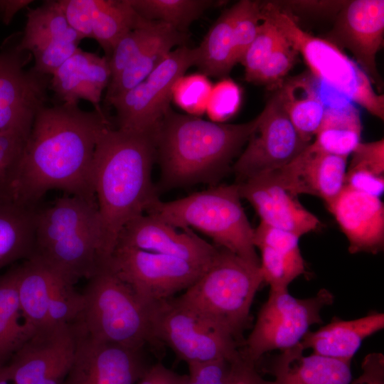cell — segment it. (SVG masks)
<instances>
[{"instance_id":"6da1fadb","label":"cell","mask_w":384,"mask_h":384,"mask_svg":"<svg viewBox=\"0 0 384 384\" xmlns=\"http://www.w3.org/2000/svg\"><path fill=\"white\" fill-rule=\"evenodd\" d=\"M111 125L103 111L82 110L78 103L41 108L25 143L11 196L37 206L47 191L55 188L96 201L92 161L102 132Z\"/></svg>"},{"instance_id":"7a4b0ae2","label":"cell","mask_w":384,"mask_h":384,"mask_svg":"<svg viewBox=\"0 0 384 384\" xmlns=\"http://www.w3.org/2000/svg\"><path fill=\"white\" fill-rule=\"evenodd\" d=\"M155 131L106 127L95 150L92 176L107 264L122 228L158 198L151 178L156 161Z\"/></svg>"},{"instance_id":"3957f363","label":"cell","mask_w":384,"mask_h":384,"mask_svg":"<svg viewBox=\"0 0 384 384\" xmlns=\"http://www.w3.org/2000/svg\"><path fill=\"white\" fill-rule=\"evenodd\" d=\"M257 121L258 117L240 124L218 123L170 108L155 132L159 191L200 183L215 186L232 169Z\"/></svg>"},{"instance_id":"277c9868","label":"cell","mask_w":384,"mask_h":384,"mask_svg":"<svg viewBox=\"0 0 384 384\" xmlns=\"http://www.w3.org/2000/svg\"><path fill=\"white\" fill-rule=\"evenodd\" d=\"M36 260L75 284L105 265L95 200L65 193L38 208L33 251Z\"/></svg>"},{"instance_id":"5b68a950","label":"cell","mask_w":384,"mask_h":384,"mask_svg":"<svg viewBox=\"0 0 384 384\" xmlns=\"http://www.w3.org/2000/svg\"><path fill=\"white\" fill-rule=\"evenodd\" d=\"M263 282L260 266L218 247L201 277L176 299L238 342Z\"/></svg>"},{"instance_id":"8992f818","label":"cell","mask_w":384,"mask_h":384,"mask_svg":"<svg viewBox=\"0 0 384 384\" xmlns=\"http://www.w3.org/2000/svg\"><path fill=\"white\" fill-rule=\"evenodd\" d=\"M240 199L236 183L215 185L172 201L158 198L145 213L176 228L196 229L210 238L215 246L260 266L254 228Z\"/></svg>"},{"instance_id":"52a82bcc","label":"cell","mask_w":384,"mask_h":384,"mask_svg":"<svg viewBox=\"0 0 384 384\" xmlns=\"http://www.w3.org/2000/svg\"><path fill=\"white\" fill-rule=\"evenodd\" d=\"M78 328L90 337L133 348L154 341L150 306L106 264L88 278Z\"/></svg>"},{"instance_id":"ba28073f","label":"cell","mask_w":384,"mask_h":384,"mask_svg":"<svg viewBox=\"0 0 384 384\" xmlns=\"http://www.w3.org/2000/svg\"><path fill=\"white\" fill-rule=\"evenodd\" d=\"M262 16L270 19L292 48L300 53L318 80L384 119V95L378 94L368 75L337 46L302 30L295 18L273 2L261 1Z\"/></svg>"},{"instance_id":"9c48e42d","label":"cell","mask_w":384,"mask_h":384,"mask_svg":"<svg viewBox=\"0 0 384 384\" xmlns=\"http://www.w3.org/2000/svg\"><path fill=\"white\" fill-rule=\"evenodd\" d=\"M333 302L334 295L326 289L306 299L294 297L287 288L270 289L241 351L242 356L255 363L266 352L295 346L311 325L322 324L321 311Z\"/></svg>"},{"instance_id":"30bf717a","label":"cell","mask_w":384,"mask_h":384,"mask_svg":"<svg viewBox=\"0 0 384 384\" xmlns=\"http://www.w3.org/2000/svg\"><path fill=\"white\" fill-rule=\"evenodd\" d=\"M154 341L168 346L187 364L240 356L238 342L213 326L176 297L150 305Z\"/></svg>"},{"instance_id":"8fae6325","label":"cell","mask_w":384,"mask_h":384,"mask_svg":"<svg viewBox=\"0 0 384 384\" xmlns=\"http://www.w3.org/2000/svg\"><path fill=\"white\" fill-rule=\"evenodd\" d=\"M16 267L21 310L31 336L78 321L83 297L74 283L32 258Z\"/></svg>"},{"instance_id":"7c38bea8","label":"cell","mask_w":384,"mask_h":384,"mask_svg":"<svg viewBox=\"0 0 384 384\" xmlns=\"http://www.w3.org/2000/svg\"><path fill=\"white\" fill-rule=\"evenodd\" d=\"M197 58V47H177L140 83L107 102L116 110L117 128L155 131L171 108L176 81L196 65Z\"/></svg>"},{"instance_id":"4fadbf2b","label":"cell","mask_w":384,"mask_h":384,"mask_svg":"<svg viewBox=\"0 0 384 384\" xmlns=\"http://www.w3.org/2000/svg\"><path fill=\"white\" fill-rule=\"evenodd\" d=\"M107 265L150 306L191 286L206 270L176 257L116 246Z\"/></svg>"},{"instance_id":"5bb4252c","label":"cell","mask_w":384,"mask_h":384,"mask_svg":"<svg viewBox=\"0 0 384 384\" xmlns=\"http://www.w3.org/2000/svg\"><path fill=\"white\" fill-rule=\"evenodd\" d=\"M257 117L246 147L232 166L237 182L280 169L310 144L303 140L291 122L281 87Z\"/></svg>"},{"instance_id":"9a60e30c","label":"cell","mask_w":384,"mask_h":384,"mask_svg":"<svg viewBox=\"0 0 384 384\" xmlns=\"http://www.w3.org/2000/svg\"><path fill=\"white\" fill-rule=\"evenodd\" d=\"M78 342L75 324L33 334L3 366L12 384H64Z\"/></svg>"},{"instance_id":"2e32d148","label":"cell","mask_w":384,"mask_h":384,"mask_svg":"<svg viewBox=\"0 0 384 384\" xmlns=\"http://www.w3.org/2000/svg\"><path fill=\"white\" fill-rule=\"evenodd\" d=\"M76 327V350L64 384L138 383L149 367L142 348L97 341Z\"/></svg>"},{"instance_id":"e0dca14e","label":"cell","mask_w":384,"mask_h":384,"mask_svg":"<svg viewBox=\"0 0 384 384\" xmlns=\"http://www.w3.org/2000/svg\"><path fill=\"white\" fill-rule=\"evenodd\" d=\"M384 1H347L336 16L326 38L338 48H347L356 63L378 92L383 82L377 69L376 55L383 45Z\"/></svg>"},{"instance_id":"ac0fdd59","label":"cell","mask_w":384,"mask_h":384,"mask_svg":"<svg viewBox=\"0 0 384 384\" xmlns=\"http://www.w3.org/2000/svg\"><path fill=\"white\" fill-rule=\"evenodd\" d=\"M23 54L16 49L0 71V132L28 136L37 113L46 106L50 78L33 68L25 70Z\"/></svg>"},{"instance_id":"d6986e66","label":"cell","mask_w":384,"mask_h":384,"mask_svg":"<svg viewBox=\"0 0 384 384\" xmlns=\"http://www.w3.org/2000/svg\"><path fill=\"white\" fill-rule=\"evenodd\" d=\"M116 246L132 247L186 260L206 269L218 247L191 229L176 228L150 214L129 220L121 230Z\"/></svg>"},{"instance_id":"ffe728a7","label":"cell","mask_w":384,"mask_h":384,"mask_svg":"<svg viewBox=\"0 0 384 384\" xmlns=\"http://www.w3.org/2000/svg\"><path fill=\"white\" fill-rule=\"evenodd\" d=\"M346 170L347 157L324 152L310 143L288 164L267 174L292 194L314 196L327 205L344 187Z\"/></svg>"},{"instance_id":"44dd1931","label":"cell","mask_w":384,"mask_h":384,"mask_svg":"<svg viewBox=\"0 0 384 384\" xmlns=\"http://www.w3.org/2000/svg\"><path fill=\"white\" fill-rule=\"evenodd\" d=\"M236 184L241 198L252 206L260 222L299 238L321 226L319 219L306 210L296 196L267 174L246 178Z\"/></svg>"},{"instance_id":"7402d4cb","label":"cell","mask_w":384,"mask_h":384,"mask_svg":"<svg viewBox=\"0 0 384 384\" xmlns=\"http://www.w3.org/2000/svg\"><path fill=\"white\" fill-rule=\"evenodd\" d=\"M346 237L351 253L381 252L384 246V206L380 197L347 186L326 205Z\"/></svg>"},{"instance_id":"603a6c76","label":"cell","mask_w":384,"mask_h":384,"mask_svg":"<svg viewBox=\"0 0 384 384\" xmlns=\"http://www.w3.org/2000/svg\"><path fill=\"white\" fill-rule=\"evenodd\" d=\"M110 79L107 58L80 49L51 75L50 88L63 103L85 100L102 112L100 102Z\"/></svg>"},{"instance_id":"cb8c5ba5","label":"cell","mask_w":384,"mask_h":384,"mask_svg":"<svg viewBox=\"0 0 384 384\" xmlns=\"http://www.w3.org/2000/svg\"><path fill=\"white\" fill-rule=\"evenodd\" d=\"M383 328L381 312L373 311L350 321L334 317L317 331H309L300 344L304 350L311 348L315 354L351 363L363 340Z\"/></svg>"},{"instance_id":"d4e9b609","label":"cell","mask_w":384,"mask_h":384,"mask_svg":"<svg viewBox=\"0 0 384 384\" xmlns=\"http://www.w3.org/2000/svg\"><path fill=\"white\" fill-rule=\"evenodd\" d=\"M300 343L282 351L272 364V384H350L351 362L312 353L304 356Z\"/></svg>"},{"instance_id":"484cf974","label":"cell","mask_w":384,"mask_h":384,"mask_svg":"<svg viewBox=\"0 0 384 384\" xmlns=\"http://www.w3.org/2000/svg\"><path fill=\"white\" fill-rule=\"evenodd\" d=\"M38 207L10 195L0 196V270L30 257L33 247Z\"/></svg>"},{"instance_id":"4316f807","label":"cell","mask_w":384,"mask_h":384,"mask_svg":"<svg viewBox=\"0 0 384 384\" xmlns=\"http://www.w3.org/2000/svg\"><path fill=\"white\" fill-rule=\"evenodd\" d=\"M188 33H182L160 22L159 26L137 57L114 80L110 82L105 95L106 103L132 89L144 80L177 46H186Z\"/></svg>"},{"instance_id":"83f0119b","label":"cell","mask_w":384,"mask_h":384,"mask_svg":"<svg viewBox=\"0 0 384 384\" xmlns=\"http://www.w3.org/2000/svg\"><path fill=\"white\" fill-rule=\"evenodd\" d=\"M287 115L300 137L310 143L323 120L326 107L310 79L294 78L281 87Z\"/></svg>"},{"instance_id":"f1b7e54d","label":"cell","mask_w":384,"mask_h":384,"mask_svg":"<svg viewBox=\"0 0 384 384\" xmlns=\"http://www.w3.org/2000/svg\"><path fill=\"white\" fill-rule=\"evenodd\" d=\"M82 38L70 28L58 1H46L35 9H28L25 29L16 49L32 52L51 42L68 40L79 42Z\"/></svg>"},{"instance_id":"f546056e","label":"cell","mask_w":384,"mask_h":384,"mask_svg":"<svg viewBox=\"0 0 384 384\" xmlns=\"http://www.w3.org/2000/svg\"><path fill=\"white\" fill-rule=\"evenodd\" d=\"M362 124L352 105L329 107L311 144L321 151L348 157L361 142Z\"/></svg>"},{"instance_id":"4dcf8cb0","label":"cell","mask_w":384,"mask_h":384,"mask_svg":"<svg viewBox=\"0 0 384 384\" xmlns=\"http://www.w3.org/2000/svg\"><path fill=\"white\" fill-rule=\"evenodd\" d=\"M91 18L92 38L107 58L123 36L146 21L128 0H91Z\"/></svg>"},{"instance_id":"1f68e13d","label":"cell","mask_w":384,"mask_h":384,"mask_svg":"<svg viewBox=\"0 0 384 384\" xmlns=\"http://www.w3.org/2000/svg\"><path fill=\"white\" fill-rule=\"evenodd\" d=\"M31 336L21 310L16 267L0 276V367Z\"/></svg>"},{"instance_id":"d6a6232c","label":"cell","mask_w":384,"mask_h":384,"mask_svg":"<svg viewBox=\"0 0 384 384\" xmlns=\"http://www.w3.org/2000/svg\"><path fill=\"white\" fill-rule=\"evenodd\" d=\"M198 49L196 65L208 77L225 78L237 64L230 9L224 11L208 30Z\"/></svg>"},{"instance_id":"836d02e7","label":"cell","mask_w":384,"mask_h":384,"mask_svg":"<svg viewBox=\"0 0 384 384\" xmlns=\"http://www.w3.org/2000/svg\"><path fill=\"white\" fill-rule=\"evenodd\" d=\"M142 18L162 22L182 33L208 9L220 4L213 0H128Z\"/></svg>"},{"instance_id":"e575fe53","label":"cell","mask_w":384,"mask_h":384,"mask_svg":"<svg viewBox=\"0 0 384 384\" xmlns=\"http://www.w3.org/2000/svg\"><path fill=\"white\" fill-rule=\"evenodd\" d=\"M160 22L146 21L123 36L114 46L108 58L111 71L110 81L116 80L137 57L153 37Z\"/></svg>"},{"instance_id":"d590c367","label":"cell","mask_w":384,"mask_h":384,"mask_svg":"<svg viewBox=\"0 0 384 384\" xmlns=\"http://www.w3.org/2000/svg\"><path fill=\"white\" fill-rule=\"evenodd\" d=\"M237 63L256 37L262 20L261 1L241 0L230 8Z\"/></svg>"},{"instance_id":"8d00e7d4","label":"cell","mask_w":384,"mask_h":384,"mask_svg":"<svg viewBox=\"0 0 384 384\" xmlns=\"http://www.w3.org/2000/svg\"><path fill=\"white\" fill-rule=\"evenodd\" d=\"M282 34L268 18H263L258 33L245 51L240 63L245 68V78L255 82L262 67L279 43Z\"/></svg>"},{"instance_id":"74e56055","label":"cell","mask_w":384,"mask_h":384,"mask_svg":"<svg viewBox=\"0 0 384 384\" xmlns=\"http://www.w3.org/2000/svg\"><path fill=\"white\" fill-rule=\"evenodd\" d=\"M213 85L208 78L202 73L183 75L173 89L172 100L188 114H202L206 107Z\"/></svg>"},{"instance_id":"f35d334b","label":"cell","mask_w":384,"mask_h":384,"mask_svg":"<svg viewBox=\"0 0 384 384\" xmlns=\"http://www.w3.org/2000/svg\"><path fill=\"white\" fill-rule=\"evenodd\" d=\"M298 53L282 35L279 43L260 70L254 83L277 90L284 82V77L293 67Z\"/></svg>"},{"instance_id":"ab89813d","label":"cell","mask_w":384,"mask_h":384,"mask_svg":"<svg viewBox=\"0 0 384 384\" xmlns=\"http://www.w3.org/2000/svg\"><path fill=\"white\" fill-rule=\"evenodd\" d=\"M299 238L286 230L270 226L262 222L254 229V245L267 246L295 265L304 268V260L299 247Z\"/></svg>"},{"instance_id":"60d3db41","label":"cell","mask_w":384,"mask_h":384,"mask_svg":"<svg viewBox=\"0 0 384 384\" xmlns=\"http://www.w3.org/2000/svg\"><path fill=\"white\" fill-rule=\"evenodd\" d=\"M241 102V91L233 80L223 78L213 86L206 110L210 121L224 123L238 110Z\"/></svg>"},{"instance_id":"b9f144b4","label":"cell","mask_w":384,"mask_h":384,"mask_svg":"<svg viewBox=\"0 0 384 384\" xmlns=\"http://www.w3.org/2000/svg\"><path fill=\"white\" fill-rule=\"evenodd\" d=\"M28 136L0 132V196L10 195V187Z\"/></svg>"},{"instance_id":"7bdbcfd3","label":"cell","mask_w":384,"mask_h":384,"mask_svg":"<svg viewBox=\"0 0 384 384\" xmlns=\"http://www.w3.org/2000/svg\"><path fill=\"white\" fill-rule=\"evenodd\" d=\"M79 42L58 40L31 53L35 63L33 70L46 75H52L67 60L80 48Z\"/></svg>"},{"instance_id":"ee69618b","label":"cell","mask_w":384,"mask_h":384,"mask_svg":"<svg viewBox=\"0 0 384 384\" xmlns=\"http://www.w3.org/2000/svg\"><path fill=\"white\" fill-rule=\"evenodd\" d=\"M233 361L221 358L188 363L185 384H230Z\"/></svg>"},{"instance_id":"f6af8a7d","label":"cell","mask_w":384,"mask_h":384,"mask_svg":"<svg viewBox=\"0 0 384 384\" xmlns=\"http://www.w3.org/2000/svg\"><path fill=\"white\" fill-rule=\"evenodd\" d=\"M348 169H361L379 176H384V140L362 143L351 154Z\"/></svg>"},{"instance_id":"bcb514c9","label":"cell","mask_w":384,"mask_h":384,"mask_svg":"<svg viewBox=\"0 0 384 384\" xmlns=\"http://www.w3.org/2000/svg\"><path fill=\"white\" fill-rule=\"evenodd\" d=\"M62 9L70 28L83 38H92L91 0H59Z\"/></svg>"},{"instance_id":"7dc6e473","label":"cell","mask_w":384,"mask_h":384,"mask_svg":"<svg viewBox=\"0 0 384 384\" xmlns=\"http://www.w3.org/2000/svg\"><path fill=\"white\" fill-rule=\"evenodd\" d=\"M347 1H273L279 9L289 13L311 16H336Z\"/></svg>"},{"instance_id":"c3c4849f","label":"cell","mask_w":384,"mask_h":384,"mask_svg":"<svg viewBox=\"0 0 384 384\" xmlns=\"http://www.w3.org/2000/svg\"><path fill=\"white\" fill-rule=\"evenodd\" d=\"M345 186L358 191L380 197L384 191V176L361 169H348Z\"/></svg>"},{"instance_id":"681fc988","label":"cell","mask_w":384,"mask_h":384,"mask_svg":"<svg viewBox=\"0 0 384 384\" xmlns=\"http://www.w3.org/2000/svg\"><path fill=\"white\" fill-rule=\"evenodd\" d=\"M362 373L350 384H384V356L379 352L368 353L361 364Z\"/></svg>"},{"instance_id":"f907efd6","label":"cell","mask_w":384,"mask_h":384,"mask_svg":"<svg viewBox=\"0 0 384 384\" xmlns=\"http://www.w3.org/2000/svg\"><path fill=\"white\" fill-rule=\"evenodd\" d=\"M230 384H272L257 371L255 363L245 359L242 353L233 361Z\"/></svg>"},{"instance_id":"816d5d0a","label":"cell","mask_w":384,"mask_h":384,"mask_svg":"<svg viewBox=\"0 0 384 384\" xmlns=\"http://www.w3.org/2000/svg\"><path fill=\"white\" fill-rule=\"evenodd\" d=\"M173 370L161 363L148 367L137 384H162Z\"/></svg>"},{"instance_id":"f5cc1de1","label":"cell","mask_w":384,"mask_h":384,"mask_svg":"<svg viewBox=\"0 0 384 384\" xmlns=\"http://www.w3.org/2000/svg\"><path fill=\"white\" fill-rule=\"evenodd\" d=\"M4 15L1 11L0 10V20L3 21ZM15 47L14 48H9L6 50H4L0 53V71L8 63V62L11 60V58L13 57V55L15 53L16 50Z\"/></svg>"},{"instance_id":"db71d44e","label":"cell","mask_w":384,"mask_h":384,"mask_svg":"<svg viewBox=\"0 0 384 384\" xmlns=\"http://www.w3.org/2000/svg\"><path fill=\"white\" fill-rule=\"evenodd\" d=\"M0 384H12L7 378L4 367H0Z\"/></svg>"}]
</instances>
